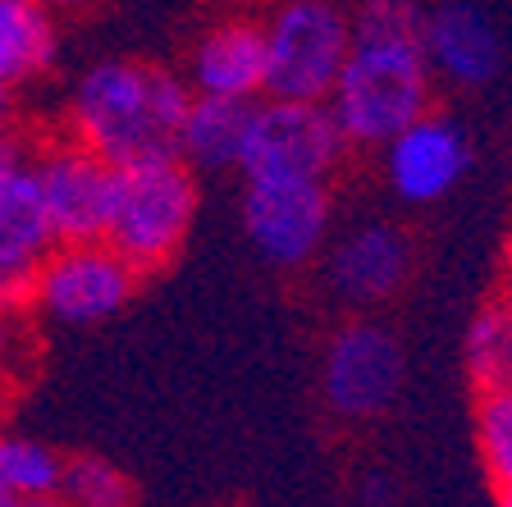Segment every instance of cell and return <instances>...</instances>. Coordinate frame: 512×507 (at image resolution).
Wrapping results in <instances>:
<instances>
[{
  "instance_id": "cell-1",
  "label": "cell",
  "mask_w": 512,
  "mask_h": 507,
  "mask_svg": "<svg viewBox=\"0 0 512 507\" xmlns=\"http://www.w3.org/2000/svg\"><path fill=\"white\" fill-rule=\"evenodd\" d=\"M421 5L416 0H357L352 42L330 96L334 128L348 147L380 151L398 128L421 119L435 101L426 51H421Z\"/></svg>"
},
{
  "instance_id": "cell-2",
  "label": "cell",
  "mask_w": 512,
  "mask_h": 507,
  "mask_svg": "<svg viewBox=\"0 0 512 507\" xmlns=\"http://www.w3.org/2000/svg\"><path fill=\"white\" fill-rule=\"evenodd\" d=\"M192 106L183 74L151 60H101L74 78L64 133L106 165L179 156V124Z\"/></svg>"
},
{
  "instance_id": "cell-3",
  "label": "cell",
  "mask_w": 512,
  "mask_h": 507,
  "mask_svg": "<svg viewBox=\"0 0 512 507\" xmlns=\"http://www.w3.org/2000/svg\"><path fill=\"white\" fill-rule=\"evenodd\" d=\"M197 220V174L179 156H151L115 169L106 238L138 275L170 265Z\"/></svg>"
},
{
  "instance_id": "cell-4",
  "label": "cell",
  "mask_w": 512,
  "mask_h": 507,
  "mask_svg": "<svg viewBox=\"0 0 512 507\" xmlns=\"http://www.w3.org/2000/svg\"><path fill=\"white\" fill-rule=\"evenodd\" d=\"M266 37V96L325 101L352 42L348 0H275L261 14Z\"/></svg>"
},
{
  "instance_id": "cell-5",
  "label": "cell",
  "mask_w": 512,
  "mask_h": 507,
  "mask_svg": "<svg viewBox=\"0 0 512 507\" xmlns=\"http://www.w3.org/2000/svg\"><path fill=\"white\" fill-rule=\"evenodd\" d=\"M407 361L403 343L384 320L352 316L320 348V402L343 425H366L398 402Z\"/></svg>"
},
{
  "instance_id": "cell-6",
  "label": "cell",
  "mask_w": 512,
  "mask_h": 507,
  "mask_svg": "<svg viewBox=\"0 0 512 507\" xmlns=\"http://www.w3.org/2000/svg\"><path fill=\"white\" fill-rule=\"evenodd\" d=\"M348 142L339 138L330 110L320 101H252L247 138L238 151L243 179H325L334 183Z\"/></svg>"
},
{
  "instance_id": "cell-7",
  "label": "cell",
  "mask_w": 512,
  "mask_h": 507,
  "mask_svg": "<svg viewBox=\"0 0 512 507\" xmlns=\"http://www.w3.org/2000/svg\"><path fill=\"white\" fill-rule=\"evenodd\" d=\"M138 279L142 275L106 238L55 243L51 256L37 265L28 307L51 325H96V320H110L133 302Z\"/></svg>"
},
{
  "instance_id": "cell-8",
  "label": "cell",
  "mask_w": 512,
  "mask_h": 507,
  "mask_svg": "<svg viewBox=\"0 0 512 507\" xmlns=\"http://www.w3.org/2000/svg\"><path fill=\"white\" fill-rule=\"evenodd\" d=\"M334 224V192L325 179H243L247 243L270 270H307Z\"/></svg>"
},
{
  "instance_id": "cell-9",
  "label": "cell",
  "mask_w": 512,
  "mask_h": 507,
  "mask_svg": "<svg viewBox=\"0 0 512 507\" xmlns=\"http://www.w3.org/2000/svg\"><path fill=\"white\" fill-rule=\"evenodd\" d=\"M55 229L46 220L32 142L19 133H0V311H23L32 297L37 265L51 256Z\"/></svg>"
},
{
  "instance_id": "cell-10",
  "label": "cell",
  "mask_w": 512,
  "mask_h": 507,
  "mask_svg": "<svg viewBox=\"0 0 512 507\" xmlns=\"http://www.w3.org/2000/svg\"><path fill=\"white\" fill-rule=\"evenodd\" d=\"M32 174H37V192H42L55 243L101 238L110 192H115V165H106L96 151L60 133V138L32 142Z\"/></svg>"
},
{
  "instance_id": "cell-11",
  "label": "cell",
  "mask_w": 512,
  "mask_h": 507,
  "mask_svg": "<svg viewBox=\"0 0 512 507\" xmlns=\"http://www.w3.org/2000/svg\"><path fill=\"white\" fill-rule=\"evenodd\" d=\"M320 279L352 311H375L403 293L412 275V233L394 220H357L325 243Z\"/></svg>"
},
{
  "instance_id": "cell-12",
  "label": "cell",
  "mask_w": 512,
  "mask_h": 507,
  "mask_svg": "<svg viewBox=\"0 0 512 507\" xmlns=\"http://www.w3.org/2000/svg\"><path fill=\"white\" fill-rule=\"evenodd\" d=\"M471 165V142L448 115L426 110L380 147L384 183L403 206H435L462 183Z\"/></svg>"
},
{
  "instance_id": "cell-13",
  "label": "cell",
  "mask_w": 512,
  "mask_h": 507,
  "mask_svg": "<svg viewBox=\"0 0 512 507\" xmlns=\"http://www.w3.org/2000/svg\"><path fill=\"white\" fill-rule=\"evenodd\" d=\"M183 83L192 96L224 101H261L266 96V37L252 14H220L188 46Z\"/></svg>"
},
{
  "instance_id": "cell-14",
  "label": "cell",
  "mask_w": 512,
  "mask_h": 507,
  "mask_svg": "<svg viewBox=\"0 0 512 507\" xmlns=\"http://www.w3.org/2000/svg\"><path fill=\"white\" fill-rule=\"evenodd\" d=\"M421 51H426L430 78L453 92H480L494 83L503 64V42L490 14L453 0V5H435L421 14Z\"/></svg>"
},
{
  "instance_id": "cell-15",
  "label": "cell",
  "mask_w": 512,
  "mask_h": 507,
  "mask_svg": "<svg viewBox=\"0 0 512 507\" xmlns=\"http://www.w3.org/2000/svg\"><path fill=\"white\" fill-rule=\"evenodd\" d=\"M247 119H252V101L192 96L179 124V160H188L192 169H238Z\"/></svg>"
},
{
  "instance_id": "cell-16",
  "label": "cell",
  "mask_w": 512,
  "mask_h": 507,
  "mask_svg": "<svg viewBox=\"0 0 512 507\" xmlns=\"http://www.w3.org/2000/svg\"><path fill=\"white\" fill-rule=\"evenodd\" d=\"M55 10L42 0H0V87H23L55 60Z\"/></svg>"
},
{
  "instance_id": "cell-17",
  "label": "cell",
  "mask_w": 512,
  "mask_h": 507,
  "mask_svg": "<svg viewBox=\"0 0 512 507\" xmlns=\"http://www.w3.org/2000/svg\"><path fill=\"white\" fill-rule=\"evenodd\" d=\"M64 457L42 439L0 430V489H10L19 498H42L60 489Z\"/></svg>"
},
{
  "instance_id": "cell-18",
  "label": "cell",
  "mask_w": 512,
  "mask_h": 507,
  "mask_svg": "<svg viewBox=\"0 0 512 507\" xmlns=\"http://www.w3.org/2000/svg\"><path fill=\"white\" fill-rule=\"evenodd\" d=\"M467 370H471V380H476V389L512 384V297L508 302H490V307L471 320Z\"/></svg>"
},
{
  "instance_id": "cell-19",
  "label": "cell",
  "mask_w": 512,
  "mask_h": 507,
  "mask_svg": "<svg viewBox=\"0 0 512 507\" xmlns=\"http://www.w3.org/2000/svg\"><path fill=\"white\" fill-rule=\"evenodd\" d=\"M476 444H480V462H485V471H490L499 498L512 494V384L480 389V398H476Z\"/></svg>"
},
{
  "instance_id": "cell-20",
  "label": "cell",
  "mask_w": 512,
  "mask_h": 507,
  "mask_svg": "<svg viewBox=\"0 0 512 507\" xmlns=\"http://www.w3.org/2000/svg\"><path fill=\"white\" fill-rule=\"evenodd\" d=\"M55 494L64 498V507H133L128 476L115 462H106V457H96V453L64 457L60 489Z\"/></svg>"
},
{
  "instance_id": "cell-21",
  "label": "cell",
  "mask_w": 512,
  "mask_h": 507,
  "mask_svg": "<svg viewBox=\"0 0 512 507\" xmlns=\"http://www.w3.org/2000/svg\"><path fill=\"white\" fill-rule=\"evenodd\" d=\"M32 366V334L23 329L19 311H0V402L28 375Z\"/></svg>"
},
{
  "instance_id": "cell-22",
  "label": "cell",
  "mask_w": 512,
  "mask_h": 507,
  "mask_svg": "<svg viewBox=\"0 0 512 507\" xmlns=\"http://www.w3.org/2000/svg\"><path fill=\"white\" fill-rule=\"evenodd\" d=\"M10 115H14V92L10 87H0V133L10 128Z\"/></svg>"
},
{
  "instance_id": "cell-23",
  "label": "cell",
  "mask_w": 512,
  "mask_h": 507,
  "mask_svg": "<svg viewBox=\"0 0 512 507\" xmlns=\"http://www.w3.org/2000/svg\"><path fill=\"white\" fill-rule=\"evenodd\" d=\"M23 507H64L60 494H42V498H23Z\"/></svg>"
},
{
  "instance_id": "cell-24",
  "label": "cell",
  "mask_w": 512,
  "mask_h": 507,
  "mask_svg": "<svg viewBox=\"0 0 512 507\" xmlns=\"http://www.w3.org/2000/svg\"><path fill=\"white\" fill-rule=\"evenodd\" d=\"M42 5H51V10H83L92 0H42Z\"/></svg>"
},
{
  "instance_id": "cell-25",
  "label": "cell",
  "mask_w": 512,
  "mask_h": 507,
  "mask_svg": "<svg viewBox=\"0 0 512 507\" xmlns=\"http://www.w3.org/2000/svg\"><path fill=\"white\" fill-rule=\"evenodd\" d=\"M0 507H23V498L10 494V489H0Z\"/></svg>"
},
{
  "instance_id": "cell-26",
  "label": "cell",
  "mask_w": 512,
  "mask_h": 507,
  "mask_svg": "<svg viewBox=\"0 0 512 507\" xmlns=\"http://www.w3.org/2000/svg\"><path fill=\"white\" fill-rule=\"evenodd\" d=\"M503 507H512V494H503Z\"/></svg>"
}]
</instances>
